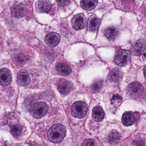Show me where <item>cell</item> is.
I'll return each instance as SVG.
<instances>
[{
  "label": "cell",
  "instance_id": "6da1fadb",
  "mask_svg": "<svg viewBox=\"0 0 146 146\" xmlns=\"http://www.w3.org/2000/svg\"><path fill=\"white\" fill-rule=\"evenodd\" d=\"M66 134V129L64 126L60 124L53 125L48 132V139L51 142L58 143L61 142Z\"/></svg>",
  "mask_w": 146,
  "mask_h": 146
},
{
  "label": "cell",
  "instance_id": "7a4b0ae2",
  "mask_svg": "<svg viewBox=\"0 0 146 146\" xmlns=\"http://www.w3.org/2000/svg\"><path fill=\"white\" fill-rule=\"evenodd\" d=\"M48 106L44 102H37L33 105L30 109V114L36 119L42 118L47 113Z\"/></svg>",
  "mask_w": 146,
  "mask_h": 146
},
{
  "label": "cell",
  "instance_id": "3957f363",
  "mask_svg": "<svg viewBox=\"0 0 146 146\" xmlns=\"http://www.w3.org/2000/svg\"><path fill=\"white\" fill-rule=\"evenodd\" d=\"M88 107L85 103L82 101H77L73 104L71 108V114L75 117L81 118L87 113Z\"/></svg>",
  "mask_w": 146,
  "mask_h": 146
},
{
  "label": "cell",
  "instance_id": "277c9868",
  "mask_svg": "<svg viewBox=\"0 0 146 146\" xmlns=\"http://www.w3.org/2000/svg\"><path fill=\"white\" fill-rule=\"evenodd\" d=\"M131 60V53L126 50H120L115 58V62L117 65L119 66H124L130 62Z\"/></svg>",
  "mask_w": 146,
  "mask_h": 146
},
{
  "label": "cell",
  "instance_id": "5b68a950",
  "mask_svg": "<svg viewBox=\"0 0 146 146\" xmlns=\"http://www.w3.org/2000/svg\"><path fill=\"white\" fill-rule=\"evenodd\" d=\"M144 88L138 82L131 83L127 88V93L129 97L137 99L141 97L144 92Z\"/></svg>",
  "mask_w": 146,
  "mask_h": 146
},
{
  "label": "cell",
  "instance_id": "8992f818",
  "mask_svg": "<svg viewBox=\"0 0 146 146\" xmlns=\"http://www.w3.org/2000/svg\"><path fill=\"white\" fill-rule=\"evenodd\" d=\"M87 21L86 18L83 14H78L75 15L72 19V25L76 30H81L85 27Z\"/></svg>",
  "mask_w": 146,
  "mask_h": 146
},
{
  "label": "cell",
  "instance_id": "52a82bcc",
  "mask_svg": "<svg viewBox=\"0 0 146 146\" xmlns=\"http://www.w3.org/2000/svg\"><path fill=\"white\" fill-rule=\"evenodd\" d=\"M57 88L61 94L67 95L69 94L72 91L73 85L67 80L61 79L57 83Z\"/></svg>",
  "mask_w": 146,
  "mask_h": 146
},
{
  "label": "cell",
  "instance_id": "ba28073f",
  "mask_svg": "<svg viewBox=\"0 0 146 146\" xmlns=\"http://www.w3.org/2000/svg\"><path fill=\"white\" fill-rule=\"evenodd\" d=\"M146 43L144 40H140L136 42L132 46L131 53L134 56H140L145 54Z\"/></svg>",
  "mask_w": 146,
  "mask_h": 146
},
{
  "label": "cell",
  "instance_id": "9c48e42d",
  "mask_svg": "<svg viewBox=\"0 0 146 146\" xmlns=\"http://www.w3.org/2000/svg\"><path fill=\"white\" fill-rule=\"evenodd\" d=\"M31 81L28 72L25 69H21L17 74V82L18 85L21 86H27Z\"/></svg>",
  "mask_w": 146,
  "mask_h": 146
},
{
  "label": "cell",
  "instance_id": "30bf717a",
  "mask_svg": "<svg viewBox=\"0 0 146 146\" xmlns=\"http://www.w3.org/2000/svg\"><path fill=\"white\" fill-rule=\"evenodd\" d=\"M12 75L11 72L7 68L0 69V85L6 86L11 83Z\"/></svg>",
  "mask_w": 146,
  "mask_h": 146
},
{
  "label": "cell",
  "instance_id": "8fae6325",
  "mask_svg": "<svg viewBox=\"0 0 146 146\" xmlns=\"http://www.w3.org/2000/svg\"><path fill=\"white\" fill-rule=\"evenodd\" d=\"M35 7L38 13H47L50 11L52 5L49 0H39L36 3Z\"/></svg>",
  "mask_w": 146,
  "mask_h": 146
},
{
  "label": "cell",
  "instance_id": "7c38bea8",
  "mask_svg": "<svg viewBox=\"0 0 146 146\" xmlns=\"http://www.w3.org/2000/svg\"><path fill=\"white\" fill-rule=\"evenodd\" d=\"M60 39V36L58 33L51 32L46 35L45 39V42L50 47H54L59 44Z\"/></svg>",
  "mask_w": 146,
  "mask_h": 146
},
{
  "label": "cell",
  "instance_id": "4fadbf2b",
  "mask_svg": "<svg viewBox=\"0 0 146 146\" xmlns=\"http://www.w3.org/2000/svg\"><path fill=\"white\" fill-rule=\"evenodd\" d=\"M11 14L15 18H19L24 17L26 13V8L22 3L14 5L11 8Z\"/></svg>",
  "mask_w": 146,
  "mask_h": 146
},
{
  "label": "cell",
  "instance_id": "5bb4252c",
  "mask_svg": "<svg viewBox=\"0 0 146 146\" xmlns=\"http://www.w3.org/2000/svg\"><path fill=\"white\" fill-rule=\"evenodd\" d=\"M100 19L95 15H92L87 22V29L90 31H97L100 24Z\"/></svg>",
  "mask_w": 146,
  "mask_h": 146
},
{
  "label": "cell",
  "instance_id": "9a60e30c",
  "mask_svg": "<svg viewBox=\"0 0 146 146\" xmlns=\"http://www.w3.org/2000/svg\"><path fill=\"white\" fill-rule=\"evenodd\" d=\"M135 121V114L132 111H127L123 115L122 121L125 126H131L134 123Z\"/></svg>",
  "mask_w": 146,
  "mask_h": 146
},
{
  "label": "cell",
  "instance_id": "2e32d148",
  "mask_svg": "<svg viewBox=\"0 0 146 146\" xmlns=\"http://www.w3.org/2000/svg\"><path fill=\"white\" fill-rule=\"evenodd\" d=\"M56 70L60 74L68 76L72 72V69L69 65L66 63H59L56 66Z\"/></svg>",
  "mask_w": 146,
  "mask_h": 146
},
{
  "label": "cell",
  "instance_id": "e0dca14e",
  "mask_svg": "<svg viewBox=\"0 0 146 146\" xmlns=\"http://www.w3.org/2000/svg\"><path fill=\"white\" fill-rule=\"evenodd\" d=\"M119 32L115 27H110L106 28L104 31V35L109 40L114 41L118 36Z\"/></svg>",
  "mask_w": 146,
  "mask_h": 146
},
{
  "label": "cell",
  "instance_id": "ac0fdd59",
  "mask_svg": "<svg viewBox=\"0 0 146 146\" xmlns=\"http://www.w3.org/2000/svg\"><path fill=\"white\" fill-rule=\"evenodd\" d=\"M123 73L117 68L112 69L109 75V79L111 81L118 82L121 80Z\"/></svg>",
  "mask_w": 146,
  "mask_h": 146
},
{
  "label": "cell",
  "instance_id": "d6986e66",
  "mask_svg": "<svg viewBox=\"0 0 146 146\" xmlns=\"http://www.w3.org/2000/svg\"><path fill=\"white\" fill-rule=\"evenodd\" d=\"M98 4V0H81V6L84 9L91 11L95 8Z\"/></svg>",
  "mask_w": 146,
  "mask_h": 146
},
{
  "label": "cell",
  "instance_id": "ffe728a7",
  "mask_svg": "<svg viewBox=\"0 0 146 146\" xmlns=\"http://www.w3.org/2000/svg\"><path fill=\"white\" fill-rule=\"evenodd\" d=\"M105 113L103 110L99 106H97L93 110L92 116L96 121H102L104 117Z\"/></svg>",
  "mask_w": 146,
  "mask_h": 146
},
{
  "label": "cell",
  "instance_id": "44dd1931",
  "mask_svg": "<svg viewBox=\"0 0 146 146\" xmlns=\"http://www.w3.org/2000/svg\"><path fill=\"white\" fill-rule=\"evenodd\" d=\"M121 137V135L117 131L113 130L108 136V141L111 144H117L119 142Z\"/></svg>",
  "mask_w": 146,
  "mask_h": 146
},
{
  "label": "cell",
  "instance_id": "7402d4cb",
  "mask_svg": "<svg viewBox=\"0 0 146 146\" xmlns=\"http://www.w3.org/2000/svg\"><path fill=\"white\" fill-rule=\"evenodd\" d=\"M24 131V128L20 125H12L10 127V131L12 135L15 137H20Z\"/></svg>",
  "mask_w": 146,
  "mask_h": 146
},
{
  "label": "cell",
  "instance_id": "603a6c76",
  "mask_svg": "<svg viewBox=\"0 0 146 146\" xmlns=\"http://www.w3.org/2000/svg\"><path fill=\"white\" fill-rule=\"evenodd\" d=\"M103 85V82L102 80L98 79L96 80L91 86V91L94 93H97L101 91Z\"/></svg>",
  "mask_w": 146,
  "mask_h": 146
},
{
  "label": "cell",
  "instance_id": "cb8c5ba5",
  "mask_svg": "<svg viewBox=\"0 0 146 146\" xmlns=\"http://www.w3.org/2000/svg\"><path fill=\"white\" fill-rule=\"evenodd\" d=\"M81 146H98V145L94 140L87 139L84 141Z\"/></svg>",
  "mask_w": 146,
  "mask_h": 146
},
{
  "label": "cell",
  "instance_id": "d4e9b609",
  "mask_svg": "<svg viewBox=\"0 0 146 146\" xmlns=\"http://www.w3.org/2000/svg\"><path fill=\"white\" fill-rule=\"evenodd\" d=\"M122 100V98L118 94H115L113 95L111 100V104H120Z\"/></svg>",
  "mask_w": 146,
  "mask_h": 146
},
{
  "label": "cell",
  "instance_id": "484cf974",
  "mask_svg": "<svg viewBox=\"0 0 146 146\" xmlns=\"http://www.w3.org/2000/svg\"><path fill=\"white\" fill-rule=\"evenodd\" d=\"M57 3L63 7L68 6L73 1V0H56Z\"/></svg>",
  "mask_w": 146,
  "mask_h": 146
},
{
  "label": "cell",
  "instance_id": "4316f807",
  "mask_svg": "<svg viewBox=\"0 0 146 146\" xmlns=\"http://www.w3.org/2000/svg\"><path fill=\"white\" fill-rule=\"evenodd\" d=\"M123 2L125 5H127L129 3V4H132L134 2V0H122Z\"/></svg>",
  "mask_w": 146,
  "mask_h": 146
}]
</instances>
